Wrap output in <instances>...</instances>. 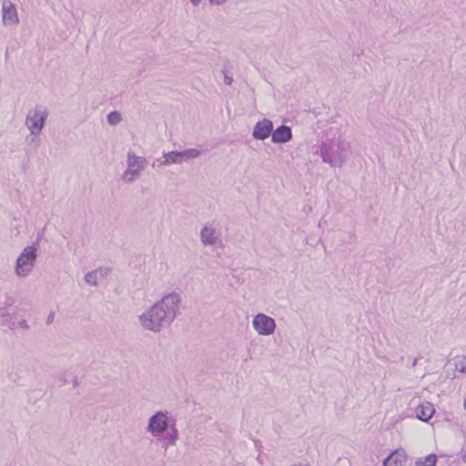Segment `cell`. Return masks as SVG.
<instances>
[{
	"instance_id": "6da1fadb",
	"label": "cell",
	"mask_w": 466,
	"mask_h": 466,
	"mask_svg": "<svg viewBox=\"0 0 466 466\" xmlns=\"http://www.w3.org/2000/svg\"><path fill=\"white\" fill-rule=\"evenodd\" d=\"M182 304L183 298L177 292L167 295L140 315V323L145 330L161 332L176 320Z\"/></svg>"
},
{
	"instance_id": "7a4b0ae2",
	"label": "cell",
	"mask_w": 466,
	"mask_h": 466,
	"mask_svg": "<svg viewBox=\"0 0 466 466\" xmlns=\"http://www.w3.org/2000/svg\"><path fill=\"white\" fill-rule=\"evenodd\" d=\"M38 259V250L35 246H28L23 251L16 263V274L18 277H27L32 273Z\"/></svg>"
},
{
	"instance_id": "3957f363",
	"label": "cell",
	"mask_w": 466,
	"mask_h": 466,
	"mask_svg": "<svg viewBox=\"0 0 466 466\" xmlns=\"http://www.w3.org/2000/svg\"><path fill=\"white\" fill-rule=\"evenodd\" d=\"M48 109L42 106H37L27 113L26 126L31 134L38 136L43 130L44 126L48 118Z\"/></svg>"
},
{
	"instance_id": "277c9868",
	"label": "cell",
	"mask_w": 466,
	"mask_h": 466,
	"mask_svg": "<svg viewBox=\"0 0 466 466\" xmlns=\"http://www.w3.org/2000/svg\"><path fill=\"white\" fill-rule=\"evenodd\" d=\"M174 426L175 424L172 422V418L168 416L166 413L160 412V413H156L155 415H153L150 419V423H149V431L156 437L161 438L166 434L169 429Z\"/></svg>"
},
{
	"instance_id": "5b68a950",
	"label": "cell",
	"mask_w": 466,
	"mask_h": 466,
	"mask_svg": "<svg viewBox=\"0 0 466 466\" xmlns=\"http://www.w3.org/2000/svg\"><path fill=\"white\" fill-rule=\"evenodd\" d=\"M128 162L129 168L124 173L123 180L127 183H131L140 177V173L147 165V161L145 159L129 153Z\"/></svg>"
},
{
	"instance_id": "8992f818",
	"label": "cell",
	"mask_w": 466,
	"mask_h": 466,
	"mask_svg": "<svg viewBox=\"0 0 466 466\" xmlns=\"http://www.w3.org/2000/svg\"><path fill=\"white\" fill-rule=\"evenodd\" d=\"M253 328L255 331L263 336L274 334L276 330V323L273 318L260 313L253 319Z\"/></svg>"
},
{
	"instance_id": "52a82bcc",
	"label": "cell",
	"mask_w": 466,
	"mask_h": 466,
	"mask_svg": "<svg viewBox=\"0 0 466 466\" xmlns=\"http://www.w3.org/2000/svg\"><path fill=\"white\" fill-rule=\"evenodd\" d=\"M2 7H3L2 17H3V23L5 27L17 25L19 19H18V15H17V11H16L15 5L11 1H5L3 2Z\"/></svg>"
},
{
	"instance_id": "ba28073f",
	"label": "cell",
	"mask_w": 466,
	"mask_h": 466,
	"mask_svg": "<svg viewBox=\"0 0 466 466\" xmlns=\"http://www.w3.org/2000/svg\"><path fill=\"white\" fill-rule=\"evenodd\" d=\"M200 237L205 246H216L220 244V235L217 230L211 226H205L201 230Z\"/></svg>"
},
{
	"instance_id": "9c48e42d",
	"label": "cell",
	"mask_w": 466,
	"mask_h": 466,
	"mask_svg": "<svg viewBox=\"0 0 466 466\" xmlns=\"http://www.w3.org/2000/svg\"><path fill=\"white\" fill-rule=\"evenodd\" d=\"M111 272L112 270L110 268L101 267V268L96 269L92 273L87 274L85 276V280L87 283L90 284L91 286L96 287V286H98V284L100 283L101 280L106 279L108 275H110Z\"/></svg>"
},
{
	"instance_id": "30bf717a",
	"label": "cell",
	"mask_w": 466,
	"mask_h": 466,
	"mask_svg": "<svg viewBox=\"0 0 466 466\" xmlns=\"http://www.w3.org/2000/svg\"><path fill=\"white\" fill-rule=\"evenodd\" d=\"M274 130V125L268 119H263L262 121L258 122L254 131L253 136L257 140H263L268 139Z\"/></svg>"
},
{
	"instance_id": "8fae6325",
	"label": "cell",
	"mask_w": 466,
	"mask_h": 466,
	"mask_svg": "<svg viewBox=\"0 0 466 466\" xmlns=\"http://www.w3.org/2000/svg\"><path fill=\"white\" fill-rule=\"evenodd\" d=\"M407 460V454L402 449L395 451L383 463V466H404Z\"/></svg>"
},
{
	"instance_id": "7c38bea8",
	"label": "cell",
	"mask_w": 466,
	"mask_h": 466,
	"mask_svg": "<svg viewBox=\"0 0 466 466\" xmlns=\"http://www.w3.org/2000/svg\"><path fill=\"white\" fill-rule=\"evenodd\" d=\"M415 412H416V415L419 420L423 422H429L434 417L435 408L430 402H423V404L419 405L418 407L416 408Z\"/></svg>"
},
{
	"instance_id": "4fadbf2b",
	"label": "cell",
	"mask_w": 466,
	"mask_h": 466,
	"mask_svg": "<svg viewBox=\"0 0 466 466\" xmlns=\"http://www.w3.org/2000/svg\"><path fill=\"white\" fill-rule=\"evenodd\" d=\"M292 139V132L291 129L287 126H280V128L274 131L273 135V141L274 143H287Z\"/></svg>"
},
{
	"instance_id": "5bb4252c",
	"label": "cell",
	"mask_w": 466,
	"mask_h": 466,
	"mask_svg": "<svg viewBox=\"0 0 466 466\" xmlns=\"http://www.w3.org/2000/svg\"><path fill=\"white\" fill-rule=\"evenodd\" d=\"M437 456L435 455H431L425 458L419 459L416 461V466H435L437 464Z\"/></svg>"
},
{
	"instance_id": "9a60e30c",
	"label": "cell",
	"mask_w": 466,
	"mask_h": 466,
	"mask_svg": "<svg viewBox=\"0 0 466 466\" xmlns=\"http://www.w3.org/2000/svg\"><path fill=\"white\" fill-rule=\"evenodd\" d=\"M107 120L110 125L112 126H115L117 124L119 123L121 120H122V117H121V114L118 112V111H114V112L110 113L108 115V118H107Z\"/></svg>"
},
{
	"instance_id": "2e32d148",
	"label": "cell",
	"mask_w": 466,
	"mask_h": 466,
	"mask_svg": "<svg viewBox=\"0 0 466 466\" xmlns=\"http://www.w3.org/2000/svg\"><path fill=\"white\" fill-rule=\"evenodd\" d=\"M54 319H55V312H50L49 315H48V320H47V324L48 325H50L52 322H54Z\"/></svg>"
},
{
	"instance_id": "e0dca14e",
	"label": "cell",
	"mask_w": 466,
	"mask_h": 466,
	"mask_svg": "<svg viewBox=\"0 0 466 466\" xmlns=\"http://www.w3.org/2000/svg\"><path fill=\"white\" fill-rule=\"evenodd\" d=\"M306 466V465H296V466Z\"/></svg>"
}]
</instances>
